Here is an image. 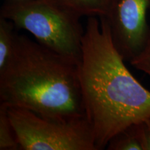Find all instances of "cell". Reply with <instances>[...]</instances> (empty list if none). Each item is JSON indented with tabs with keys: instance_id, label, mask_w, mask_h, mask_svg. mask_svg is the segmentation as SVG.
I'll list each match as a JSON object with an SVG mask.
<instances>
[{
	"instance_id": "1",
	"label": "cell",
	"mask_w": 150,
	"mask_h": 150,
	"mask_svg": "<svg viewBox=\"0 0 150 150\" xmlns=\"http://www.w3.org/2000/svg\"><path fill=\"white\" fill-rule=\"evenodd\" d=\"M105 17H88L78 74L86 117L97 150L120 131L150 117V91L129 72Z\"/></svg>"
},
{
	"instance_id": "2",
	"label": "cell",
	"mask_w": 150,
	"mask_h": 150,
	"mask_svg": "<svg viewBox=\"0 0 150 150\" xmlns=\"http://www.w3.org/2000/svg\"><path fill=\"white\" fill-rule=\"evenodd\" d=\"M0 104L45 117H86L78 65L23 35L0 74Z\"/></svg>"
},
{
	"instance_id": "3",
	"label": "cell",
	"mask_w": 150,
	"mask_h": 150,
	"mask_svg": "<svg viewBox=\"0 0 150 150\" xmlns=\"http://www.w3.org/2000/svg\"><path fill=\"white\" fill-rule=\"evenodd\" d=\"M0 16L27 30L41 45L76 65L79 63L85 31L81 17L51 0H6Z\"/></svg>"
},
{
	"instance_id": "4",
	"label": "cell",
	"mask_w": 150,
	"mask_h": 150,
	"mask_svg": "<svg viewBox=\"0 0 150 150\" xmlns=\"http://www.w3.org/2000/svg\"><path fill=\"white\" fill-rule=\"evenodd\" d=\"M7 108L20 149L97 150L86 117L59 119L21 108Z\"/></svg>"
},
{
	"instance_id": "5",
	"label": "cell",
	"mask_w": 150,
	"mask_h": 150,
	"mask_svg": "<svg viewBox=\"0 0 150 150\" xmlns=\"http://www.w3.org/2000/svg\"><path fill=\"white\" fill-rule=\"evenodd\" d=\"M150 0H119L107 17L112 41L125 60L130 61L145 47L150 27Z\"/></svg>"
},
{
	"instance_id": "6",
	"label": "cell",
	"mask_w": 150,
	"mask_h": 150,
	"mask_svg": "<svg viewBox=\"0 0 150 150\" xmlns=\"http://www.w3.org/2000/svg\"><path fill=\"white\" fill-rule=\"evenodd\" d=\"M79 16L107 17L119 0H51Z\"/></svg>"
},
{
	"instance_id": "7",
	"label": "cell",
	"mask_w": 150,
	"mask_h": 150,
	"mask_svg": "<svg viewBox=\"0 0 150 150\" xmlns=\"http://www.w3.org/2000/svg\"><path fill=\"white\" fill-rule=\"evenodd\" d=\"M12 22L0 16V74L10 63L14 51L16 33Z\"/></svg>"
},
{
	"instance_id": "8",
	"label": "cell",
	"mask_w": 150,
	"mask_h": 150,
	"mask_svg": "<svg viewBox=\"0 0 150 150\" xmlns=\"http://www.w3.org/2000/svg\"><path fill=\"white\" fill-rule=\"evenodd\" d=\"M108 150H143L136 124L129 127L109 140Z\"/></svg>"
},
{
	"instance_id": "9",
	"label": "cell",
	"mask_w": 150,
	"mask_h": 150,
	"mask_svg": "<svg viewBox=\"0 0 150 150\" xmlns=\"http://www.w3.org/2000/svg\"><path fill=\"white\" fill-rule=\"evenodd\" d=\"M20 149L13 127L8 115V108L0 104V150Z\"/></svg>"
},
{
	"instance_id": "10",
	"label": "cell",
	"mask_w": 150,
	"mask_h": 150,
	"mask_svg": "<svg viewBox=\"0 0 150 150\" xmlns=\"http://www.w3.org/2000/svg\"><path fill=\"white\" fill-rule=\"evenodd\" d=\"M133 67L145 72L150 77V32L145 47L130 61Z\"/></svg>"
},
{
	"instance_id": "11",
	"label": "cell",
	"mask_w": 150,
	"mask_h": 150,
	"mask_svg": "<svg viewBox=\"0 0 150 150\" xmlns=\"http://www.w3.org/2000/svg\"><path fill=\"white\" fill-rule=\"evenodd\" d=\"M142 149L150 150V117L136 124Z\"/></svg>"
}]
</instances>
